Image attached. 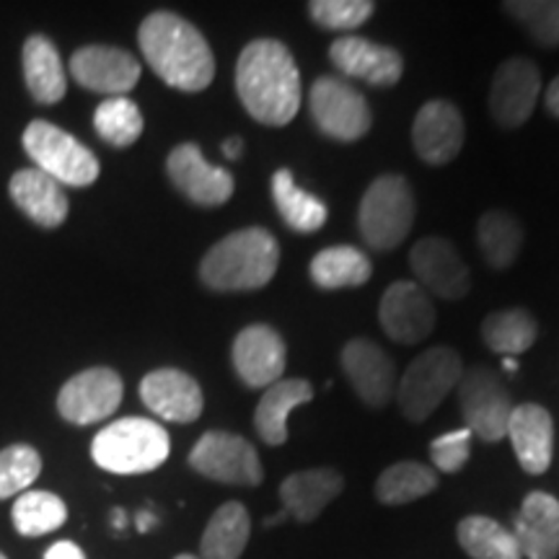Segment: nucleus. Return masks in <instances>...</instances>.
<instances>
[{
	"label": "nucleus",
	"mask_w": 559,
	"mask_h": 559,
	"mask_svg": "<svg viewBox=\"0 0 559 559\" xmlns=\"http://www.w3.org/2000/svg\"><path fill=\"white\" fill-rule=\"evenodd\" d=\"M236 94L251 120L267 128H285L296 120L300 99V70L280 39H254L236 62Z\"/></svg>",
	"instance_id": "nucleus-1"
},
{
	"label": "nucleus",
	"mask_w": 559,
	"mask_h": 559,
	"mask_svg": "<svg viewBox=\"0 0 559 559\" xmlns=\"http://www.w3.org/2000/svg\"><path fill=\"white\" fill-rule=\"evenodd\" d=\"M140 52L166 86L198 94L215 79V58L198 26L171 11H153L138 32Z\"/></svg>",
	"instance_id": "nucleus-2"
},
{
	"label": "nucleus",
	"mask_w": 559,
	"mask_h": 559,
	"mask_svg": "<svg viewBox=\"0 0 559 559\" xmlns=\"http://www.w3.org/2000/svg\"><path fill=\"white\" fill-rule=\"evenodd\" d=\"M280 267V243L267 228L249 226L223 236L200 262V280L210 290H260Z\"/></svg>",
	"instance_id": "nucleus-3"
},
{
	"label": "nucleus",
	"mask_w": 559,
	"mask_h": 559,
	"mask_svg": "<svg viewBox=\"0 0 559 559\" xmlns=\"http://www.w3.org/2000/svg\"><path fill=\"white\" fill-rule=\"evenodd\" d=\"M171 453V438L164 425L148 417H122L96 432L91 459L111 474L156 472Z\"/></svg>",
	"instance_id": "nucleus-4"
},
{
	"label": "nucleus",
	"mask_w": 559,
	"mask_h": 559,
	"mask_svg": "<svg viewBox=\"0 0 559 559\" xmlns=\"http://www.w3.org/2000/svg\"><path fill=\"white\" fill-rule=\"evenodd\" d=\"M415 226V192L402 174H383L370 181L358 207L362 241L376 251H391Z\"/></svg>",
	"instance_id": "nucleus-5"
},
{
	"label": "nucleus",
	"mask_w": 559,
	"mask_h": 559,
	"mask_svg": "<svg viewBox=\"0 0 559 559\" xmlns=\"http://www.w3.org/2000/svg\"><path fill=\"white\" fill-rule=\"evenodd\" d=\"M464 362L453 347H430L409 362L396 383V402L409 423H425L459 386Z\"/></svg>",
	"instance_id": "nucleus-6"
},
{
	"label": "nucleus",
	"mask_w": 559,
	"mask_h": 559,
	"mask_svg": "<svg viewBox=\"0 0 559 559\" xmlns=\"http://www.w3.org/2000/svg\"><path fill=\"white\" fill-rule=\"evenodd\" d=\"M24 148L37 164V169L60 181V185L88 187L99 179V158L81 140L60 130L58 124L34 120L24 130Z\"/></svg>",
	"instance_id": "nucleus-7"
},
{
	"label": "nucleus",
	"mask_w": 559,
	"mask_h": 559,
	"mask_svg": "<svg viewBox=\"0 0 559 559\" xmlns=\"http://www.w3.org/2000/svg\"><path fill=\"white\" fill-rule=\"evenodd\" d=\"M309 115L321 135L337 143H355L366 138L373 124L366 96L337 75H321L313 81L309 91Z\"/></svg>",
	"instance_id": "nucleus-8"
},
{
	"label": "nucleus",
	"mask_w": 559,
	"mask_h": 559,
	"mask_svg": "<svg viewBox=\"0 0 559 559\" xmlns=\"http://www.w3.org/2000/svg\"><path fill=\"white\" fill-rule=\"evenodd\" d=\"M459 409L464 417L466 430L477 436L485 443H498L506 438L508 419L513 412V400H510L506 383L498 376V370L489 366H474L464 370L459 386Z\"/></svg>",
	"instance_id": "nucleus-9"
},
{
	"label": "nucleus",
	"mask_w": 559,
	"mask_h": 559,
	"mask_svg": "<svg viewBox=\"0 0 559 559\" xmlns=\"http://www.w3.org/2000/svg\"><path fill=\"white\" fill-rule=\"evenodd\" d=\"M190 466L202 477L221 485L257 487L262 485L264 469L260 453L247 438L226 430H207L190 451Z\"/></svg>",
	"instance_id": "nucleus-10"
},
{
	"label": "nucleus",
	"mask_w": 559,
	"mask_h": 559,
	"mask_svg": "<svg viewBox=\"0 0 559 559\" xmlns=\"http://www.w3.org/2000/svg\"><path fill=\"white\" fill-rule=\"evenodd\" d=\"M124 394L120 373L111 368H88L62 383L58 394V412L70 425H96L115 415Z\"/></svg>",
	"instance_id": "nucleus-11"
},
{
	"label": "nucleus",
	"mask_w": 559,
	"mask_h": 559,
	"mask_svg": "<svg viewBox=\"0 0 559 559\" xmlns=\"http://www.w3.org/2000/svg\"><path fill=\"white\" fill-rule=\"evenodd\" d=\"M542 94V73L534 60L508 58L495 70L489 88L492 120L506 130H519L531 120Z\"/></svg>",
	"instance_id": "nucleus-12"
},
{
	"label": "nucleus",
	"mask_w": 559,
	"mask_h": 559,
	"mask_svg": "<svg viewBox=\"0 0 559 559\" xmlns=\"http://www.w3.org/2000/svg\"><path fill=\"white\" fill-rule=\"evenodd\" d=\"M409 270L428 296L461 300L472 288L469 267L459 257L456 247L440 236H425L412 247Z\"/></svg>",
	"instance_id": "nucleus-13"
},
{
	"label": "nucleus",
	"mask_w": 559,
	"mask_h": 559,
	"mask_svg": "<svg viewBox=\"0 0 559 559\" xmlns=\"http://www.w3.org/2000/svg\"><path fill=\"white\" fill-rule=\"evenodd\" d=\"M349 386L370 409L389 407L396 396V368L394 360L379 342L355 337L342 347L340 355Z\"/></svg>",
	"instance_id": "nucleus-14"
},
{
	"label": "nucleus",
	"mask_w": 559,
	"mask_h": 559,
	"mask_svg": "<svg viewBox=\"0 0 559 559\" xmlns=\"http://www.w3.org/2000/svg\"><path fill=\"white\" fill-rule=\"evenodd\" d=\"M166 174H169L171 185L200 207L226 205L234 198V174L207 164L198 143L177 145L166 158Z\"/></svg>",
	"instance_id": "nucleus-15"
},
{
	"label": "nucleus",
	"mask_w": 559,
	"mask_h": 559,
	"mask_svg": "<svg viewBox=\"0 0 559 559\" xmlns=\"http://www.w3.org/2000/svg\"><path fill=\"white\" fill-rule=\"evenodd\" d=\"M230 360L243 386L267 389L283 379L288 366V347L270 324H251L236 334Z\"/></svg>",
	"instance_id": "nucleus-16"
},
{
	"label": "nucleus",
	"mask_w": 559,
	"mask_h": 559,
	"mask_svg": "<svg viewBox=\"0 0 559 559\" xmlns=\"http://www.w3.org/2000/svg\"><path fill=\"white\" fill-rule=\"evenodd\" d=\"M436 304L412 280H396L381 296L379 321L383 332L402 345H417L436 330Z\"/></svg>",
	"instance_id": "nucleus-17"
},
{
	"label": "nucleus",
	"mask_w": 559,
	"mask_h": 559,
	"mask_svg": "<svg viewBox=\"0 0 559 559\" xmlns=\"http://www.w3.org/2000/svg\"><path fill=\"white\" fill-rule=\"evenodd\" d=\"M330 60L342 75L376 88L396 86L404 75V60L394 47L379 45V41L358 37V34H342L334 39Z\"/></svg>",
	"instance_id": "nucleus-18"
},
{
	"label": "nucleus",
	"mask_w": 559,
	"mask_h": 559,
	"mask_svg": "<svg viewBox=\"0 0 559 559\" xmlns=\"http://www.w3.org/2000/svg\"><path fill=\"white\" fill-rule=\"evenodd\" d=\"M466 140V124L456 104L432 99L423 104L412 122V148L425 164L445 166L459 156Z\"/></svg>",
	"instance_id": "nucleus-19"
},
{
	"label": "nucleus",
	"mask_w": 559,
	"mask_h": 559,
	"mask_svg": "<svg viewBox=\"0 0 559 559\" xmlns=\"http://www.w3.org/2000/svg\"><path fill=\"white\" fill-rule=\"evenodd\" d=\"M70 75L83 88L94 94L124 96L138 86L140 81V62L135 55L120 47L91 45L81 47L70 58Z\"/></svg>",
	"instance_id": "nucleus-20"
},
{
	"label": "nucleus",
	"mask_w": 559,
	"mask_h": 559,
	"mask_svg": "<svg viewBox=\"0 0 559 559\" xmlns=\"http://www.w3.org/2000/svg\"><path fill=\"white\" fill-rule=\"evenodd\" d=\"M140 400L164 423L190 425L205 409L200 383L179 368H156L140 381Z\"/></svg>",
	"instance_id": "nucleus-21"
},
{
	"label": "nucleus",
	"mask_w": 559,
	"mask_h": 559,
	"mask_svg": "<svg viewBox=\"0 0 559 559\" xmlns=\"http://www.w3.org/2000/svg\"><path fill=\"white\" fill-rule=\"evenodd\" d=\"M506 436L513 443L515 459L526 474H544L555 453V419L542 404H515L508 419Z\"/></svg>",
	"instance_id": "nucleus-22"
},
{
	"label": "nucleus",
	"mask_w": 559,
	"mask_h": 559,
	"mask_svg": "<svg viewBox=\"0 0 559 559\" xmlns=\"http://www.w3.org/2000/svg\"><path fill=\"white\" fill-rule=\"evenodd\" d=\"M513 531L521 555L528 559L559 557V500L547 492H531L515 515Z\"/></svg>",
	"instance_id": "nucleus-23"
},
{
	"label": "nucleus",
	"mask_w": 559,
	"mask_h": 559,
	"mask_svg": "<svg viewBox=\"0 0 559 559\" xmlns=\"http://www.w3.org/2000/svg\"><path fill=\"white\" fill-rule=\"evenodd\" d=\"M342 489H345L342 474L330 466H319V469L296 472L285 477L280 485V500H283L285 513L300 523H311L324 513L332 500L340 498Z\"/></svg>",
	"instance_id": "nucleus-24"
},
{
	"label": "nucleus",
	"mask_w": 559,
	"mask_h": 559,
	"mask_svg": "<svg viewBox=\"0 0 559 559\" xmlns=\"http://www.w3.org/2000/svg\"><path fill=\"white\" fill-rule=\"evenodd\" d=\"M11 200L26 218L41 228H58L68 218V194L60 181L47 177L45 171L21 169L11 177Z\"/></svg>",
	"instance_id": "nucleus-25"
},
{
	"label": "nucleus",
	"mask_w": 559,
	"mask_h": 559,
	"mask_svg": "<svg viewBox=\"0 0 559 559\" xmlns=\"http://www.w3.org/2000/svg\"><path fill=\"white\" fill-rule=\"evenodd\" d=\"M313 400V386L306 379H280L264 389L254 409V428L267 445H283L288 440V417L293 409Z\"/></svg>",
	"instance_id": "nucleus-26"
},
{
	"label": "nucleus",
	"mask_w": 559,
	"mask_h": 559,
	"mask_svg": "<svg viewBox=\"0 0 559 559\" xmlns=\"http://www.w3.org/2000/svg\"><path fill=\"white\" fill-rule=\"evenodd\" d=\"M270 190L280 218H283V223L290 230L309 236L324 228L326 218H330V210H326V205L317 194L300 190V185L290 169H277L272 174Z\"/></svg>",
	"instance_id": "nucleus-27"
},
{
	"label": "nucleus",
	"mask_w": 559,
	"mask_h": 559,
	"mask_svg": "<svg viewBox=\"0 0 559 559\" xmlns=\"http://www.w3.org/2000/svg\"><path fill=\"white\" fill-rule=\"evenodd\" d=\"M24 79L34 102L39 104H58L68 91L58 47L41 34H34L24 45Z\"/></svg>",
	"instance_id": "nucleus-28"
},
{
	"label": "nucleus",
	"mask_w": 559,
	"mask_h": 559,
	"mask_svg": "<svg viewBox=\"0 0 559 559\" xmlns=\"http://www.w3.org/2000/svg\"><path fill=\"white\" fill-rule=\"evenodd\" d=\"M311 283L321 290H342V288H362L373 275L366 251L358 247H326L313 257L309 264Z\"/></svg>",
	"instance_id": "nucleus-29"
},
{
	"label": "nucleus",
	"mask_w": 559,
	"mask_h": 559,
	"mask_svg": "<svg viewBox=\"0 0 559 559\" xmlns=\"http://www.w3.org/2000/svg\"><path fill=\"white\" fill-rule=\"evenodd\" d=\"M251 536L249 510L230 500L215 510L200 539V559H241Z\"/></svg>",
	"instance_id": "nucleus-30"
},
{
	"label": "nucleus",
	"mask_w": 559,
	"mask_h": 559,
	"mask_svg": "<svg viewBox=\"0 0 559 559\" xmlns=\"http://www.w3.org/2000/svg\"><path fill=\"white\" fill-rule=\"evenodd\" d=\"M481 342L502 355V358H515V355L528 353L539 337L536 319L526 309H502L492 311L481 321Z\"/></svg>",
	"instance_id": "nucleus-31"
},
{
	"label": "nucleus",
	"mask_w": 559,
	"mask_h": 559,
	"mask_svg": "<svg viewBox=\"0 0 559 559\" xmlns=\"http://www.w3.org/2000/svg\"><path fill=\"white\" fill-rule=\"evenodd\" d=\"M477 243L492 270L513 267L523 249V228L506 210H487L477 223Z\"/></svg>",
	"instance_id": "nucleus-32"
},
{
	"label": "nucleus",
	"mask_w": 559,
	"mask_h": 559,
	"mask_svg": "<svg viewBox=\"0 0 559 559\" xmlns=\"http://www.w3.org/2000/svg\"><path fill=\"white\" fill-rule=\"evenodd\" d=\"M456 539L472 559H523L513 531L487 515H469L461 521Z\"/></svg>",
	"instance_id": "nucleus-33"
},
{
	"label": "nucleus",
	"mask_w": 559,
	"mask_h": 559,
	"mask_svg": "<svg viewBox=\"0 0 559 559\" xmlns=\"http://www.w3.org/2000/svg\"><path fill=\"white\" fill-rule=\"evenodd\" d=\"M438 474L419 461H400L391 464L376 479V498L383 506H409V502L428 498L436 492Z\"/></svg>",
	"instance_id": "nucleus-34"
},
{
	"label": "nucleus",
	"mask_w": 559,
	"mask_h": 559,
	"mask_svg": "<svg viewBox=\"0 0 559 559\" xmlns=\"http://www.w3.org/2000/svg\"><path fill=\"white\" fill-rule=\"evenodd\" d=\"M13 526L21 536H45L58 531L68 521V506L62 498L45 489H29L21 492L19 500L13 502Z\"/></svg>",
	"instance_id": "nucleus-35"
},
{
	"label": "nucleus",
	"mask_w": 559,
	"mask_h": 559,
	"mask_svg": "<svg viewBox=\"0 0 559 559\" xmlns=\"http://www.w3.org/2000/svg\"><path fill=\"white\" fill-rule=\"evenodd\" d=\"M143 115L128 96H107L94 111V128L111 148H130L143 135Z\"/></svg>",
	"instance_id": "nucleus-36"
},
{
	"label": "nucleus",
	"mask_w": 559,
	"mask_h": 559,
	"mask_svg": "<svg viewBox=\"0 0 559 559\" xmlns=\"http://www.w3.org/2000/svg\"><path fill=\"white\" fill-rule=\"evenodd\" d=\"M539 47L559 45V0H510L502 5Z\"/></svg>",
	"instance_id": "nucleus-37"
},
{
	"label": "nucleus",
	"mask_w": 559,
	"mask_h": 559,
	"mask_svg": "<svg viewBox=\"0 0 559 559\" xmlns=\"http://www.w3.org/2000/svg\"><path fill=\"white\" fill-rule=\"evenodd\" d=\"M41 472V456L26 443L9 445L0 451V500L21 495L37 481Z\"/></svg>",
	"instance_id": "nucleus-38"
},
{
	"label": "nucleus",
	"mask_w": 559,
	"mask_h": 559,
	"mask_svg": "<svg viewBox=\"0 0 559 559\" xmlns=\"http://www.w3.org/2000/svg\"><path fill=\"white\" fill-rule=\"evenodd\" d=\"M376 3L370 0H313L309 13L313 24L326 32H355L373 16Z\"/></svg>",
	"instance_id": "nucleus-39"
},
{
	"label": "nucleus",
	"mask_w": 559,
	"mask_h": 559,
	"mask_svg": "<svg viewBox=\"0 0 559 559\" xmlns=\"http://www.w3.org/2000/svg\"><path fill=\"white\" fill-rule=\"evenodd\" d=\"M472 432L466 428L451 430L445 436H438L430 443V459L432 466L443 474H456L466 466L472 456Z\"/></svg>",
	"instance_id": "nucleus-40"
},
{
	"label": "nucleus",
	"mask_w": 559,
	"mask_h": 559,
	"mask_svg": "<svg viewBox=\"0 0 559 559\" xmlns=\"http://www.w3.org/2000/svg\"><path fill=\"white\" fill-rule=\"evenodd\" d=\"M45 559H86L83 549L73 542H58L45 551Z\"/></svg>",
	"instance_id": "nucleus-41"
},
{
	"label": "nucleus",
	"mask_w": 559,
	"mask_h": 559,
	"mask_svg": "<svg viewBox=\"0 0 559 559\" xmlns=\"http://www.w3.org/2000/svg\"><path fill=\"white\" fill-rule=\"evenodd\" d=\"M223 156L226 158H230V160H236V158H241V151H243V140L239 138V135H230L228 140H223Z\"/></svg>",
	"instance_id": "nucleus-42"
},
{
	"label": "nucleus",
	"mask_w": 559,
	"mask_h": 559,
	"mask_svg": "<svg viewBox=\"0 0 559 559\" xmlns=\"http://www.w3.org/2000/svg\"><path fill=\"white\" fill-rule=\"evenodd\" d=\"M547 109L551 117H557L559 120V75L549 83V88H547Z\"/></svg>",
	"instance_id": "nucleus-43"
},
{
	"label": "nucleus",
	"mask_w": 559,
	"mask_h": 559,
	"mask_svg": "<svg viewBox=\"0 0 559 559\" xmlns=\"http://www.w3.org/2000/svg\"><path fill=\"white\" fill-rule=\"evenodd\" d=\"M138 531H140V534H148V531H153V526H156V515H153L151 513V510H140V513H138Z\"/></svg>",
	"instance_id": "nucleus-44"
},
{
	"label": "nucleus",
	"mask_w": 559,
	"mask_h": 559,
	"mask_svg": "<svg viewBox=\"0 0 559 559\" xmlns=\"http://www.w3.org/2000/svg\"><path fill=\"white\" fill-rule=\"evenodd\" d=\"M124 523H128V515H124V510L115 508V513H111V526H115V531H122Z\"/></svg>",
	"instance_id": "nucleus-45"
},
{
	"label": "nucleus",
	"mask_w": 559,
	"mask_h": 559,
	"mask_svg": "<svg viewBox=\"0 0 559 559\" xmlns=\"http://www.w3.org/2000/svg\"><path fill=\"white\" fill-rule=\"evenodd\" d=\"M502 368H506L508 373H519V362H515V358H502Z\"/></svg>",
	"instance_id": "nucleus-46"
},
{
	"label": "nucleus",
	"mask_w": 559,
	"mask_h": 559,
	"mask_svg": "<svg viewBox=\"0 0 559 559\" xmlns=\"http://www.w3.org/2000/svg\"><path fill=\"white\" fill-rule=\"evenodd\" d=\"M285 515H288V513H285V510H283V513H277V515H270V519L264 521V526H275V523H283Z\"/></svg>",
	"instance_id": "nucleus-47"
},
{
	"label": "nucleus",
	"mask_w": 559,
	"mask_h": 559,
	"mask_svg": "<svg viewBox=\"0 0 559 559\" xmlns=\"http://www.w3.org/2000/svg\"><path fill=\"white\" fill-rule=\"evenodd\" d=\"M174 559H200V557H194V555H179V557H174Z\"/></svg>",
	"instance_id": "nucleus-48"
},
{
	"label": "nucleus",
	"mask_w": 559,
	"mask_h": 559,
	"mask_svg": "<svg viewBox=\"0 0 559 559\" xmlns=\"http://www.w3.org/2000/svg\"><path fill=\"white\" fill-rule=\"evenodd\" d=\"M0 559H9V557H5V555H3V551H0Z\"/></svg>",
	"instance_id": "nucleus-49"
}]
</instances>
